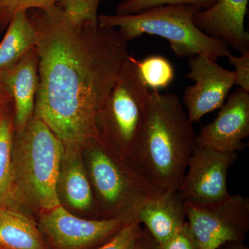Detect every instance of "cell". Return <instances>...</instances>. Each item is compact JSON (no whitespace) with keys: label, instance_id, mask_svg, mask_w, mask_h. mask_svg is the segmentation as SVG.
I'll list each match as a JSON object with an SVG mask.
<instances>
[{"label":"cell","instance_id":"obj_1","mask_svg":"<svg viewBox=\"0 0 249 249\" xmlns=\"http://www.w3.org/2000/svg\"><path fill=\"white\" fill-rule=\"evenodd\" d=\"M37 32L34 116L76 152L99 138L97 116L130 55L116 29L74 25L55 5L28 11Z\"/></svg>","mask_w":249,"mask_h":249},{"label":"cell","instance_id":"obj_2","mask_svg":"<svg viewBox=\"0 0 249 249\" xmlns=\"http://www.w3.org/2000/svg\"><path fill=\"white\" fill-rule=\"evenodd\" d=\"M178 96L151 91L146 121L126 161L159 193L178 191L196 145Z\"/></svg>","mask_w":249,"mask_h":249},{"label":"cell","instance_id":"obj_3","mask_svg":"<svg viewBox=\"0 0 249 249\" xmlns=\"http://www.w3.org/2000/svg\"><path fill=\"white\" fill-rule=\"evenodd\" d=\"M201 10L193 5L156 6L132 15H99L100 25L117 29L129 42L145 34L165 39L179 58L203 55L217 61L231 54L230 47L196 27L195 16Z\"/></svg>","mask_w":249,"mask_h":249},{"label":"cell","instance_id":"obj_4","mask_svg":"<svg viewBox=\"0 0 249 249\" xmlns=\"http://www.w3.org/2000/svg\"><path fill=\"white\" fill-rule=\"evenodd\" d=\"M18 134L16 171L13 175L17 176L22 196L44 211L60 206L58 184L65 153L63 143L35 116Z\"/></svg>","mask_w":249,"mask_h":249},{"label":"cell","instance_id":"obj_5","mask_svg":"<svg viewBox=\"0 0 249 249\" xmlns=\"http://www.w3.org/2000/svg\"><path fill=\"white\" fill-rule=\"evenodd\" d=\"M88 165L93 188L106 216L125 224L138 222L143 205L160 194L126 160L114 156L100 139L90 142Z\"/></svg>","mask_w":249,"mask_h":249},{"label":"cell","instance_id":"obj_6","mask_svg":"<svg viewBox=\"0 0 249 249\" xmlns=\"http://www.w3.org/2000/svg\"><path fill=\"white\" fill-rule=\"evenodd\" d=\"M132 58L129 57L97 116L100 140L125 160L146 121L151 94Z\"/></svg>","mask_w":249,"mask_h":249},{"label":"cell","instance_id":"obj_7","mask_svg":"<svg viewBox=\"0 0 249 249\" xmlns=\"http://www.w3.org/2000/svg\"><path fill=\"white\" fill-rule=\"evenodd\" d=\"M188 227L200 249L242 242L249 229V199L230 196L217 202L185 201Z\"/></svg>","mask_w":249,"mask_h":249},{"label":"cell","instance_id":"obj_8","mask_svg":"<svg viewBox=\"0 0 249 249\" xmlns=\"http://www.w3.org/2000/svg\"><path fill=\"white\" fill-rule=\"evenodd\" d=\"M237 157L236 153L196 145L178 195L184 201L205 204L227 199L231 196L227 188L228 173Z\"/></svg>","mask_w":249,"mask_h":249},{"label":"cell","instance_id":"obj_9","mask_svg":"<svg viewBox=\"0 0 249 249\" xmlns=\"http://www.w3.org/2000/svg\"><path fill=\"white\" fill-rule=\"evenodd\" d=\"M41 216L40 230L54 249H88L107 242L126 225L116 219L77 217L60 205Z\"/></svg>","mask_w":249,"mask_h":249},{"label":"cell","instance_id":"obj_10","mask_svg":"<svg viewBox=\"0 0 249 249\" xmlns=\"http://www.w3.org/2000/svg\"><path fill=\"white\" fill-rule=\"evenodd\" d=\"M188 65L186 78L195 84L185 88L183 102L188 119L194 124L206 114L220 109L235 83L233 72L203 55L189 58Z\"/></svg>","mask_w":249,"mask_h":249},{"label":"cell","instance_id":"obj_11","mask_svg":"<svg viewBox=\"0 0 249 249\" xmlns=\"http://www.w3.org/2000/svg\"><path fill=\"white\" fill-rule=\"evenodd\" d=\"M249 136V93L238 88L229 95L217 117L201 127L196 145L236 153L245 149Z\"/></svg>","mask_w":249,"mask_h":249},{"label":"cell","instance_id":"obj_12","mask_svg":"<svg viewBox=\"0 0 249 249\" xmlns=\"http://www.w3.org/2000/svg\"><path fill=\"white\" fill-rule=\"evenodd\" d=\"M249 0H217L212 6L198 11L196 27L206 35L222 41L239 53L249 52V34L245 18Z\"/></svg>","mask_w":249,"mask_h":249},{"label":"cell","instance_id":"obj_13","mask_svg":"<svg viewBox=\"0 0 249 249\" xmlns=\"http://www.w3.org/2000/svg\"><path fill=\"white\" fill-rule=\"evenodd\" d=\"M38 54L31 49L0 80L8 88L14 105V125L18 132L32 120L38 88Z\"/></svg>","mask_w":249,"mask_h":249},{"label":"cell","instance_id":"obj_14","mask_svg":"<svg viewBox=\"0 0 249 249\" xmlns=\"http://www.w3.org/2000/svg\"><path fill=\"white\" fill-rule=\"evenodd\" d=\"M184 203L178 191L160 193L139 211V224L145 225L161 249L186 225Z\"/></svg>","mask_w":249,"mask_h":249},{"label":"cell","instance_id":"obj_15","mask_svg":"<svg viewBox=\"0 0 249 249\" xmlns=\"http://www.w3.org/2000/svg\"><path fill=\"white\" fill-rule=\"evenodd\" d=\"M0 42V77L12 69L31 49L36 48V29L28 11L18 13L6 28Z\"/></svg>","mask_w":249,"mask_h":249},{"label":"cell","instance_id":"obj_16","mask_svg":"<svg viewBox=\"0 0 249 249\" xmlns=\"http://www.w3.org/2000/svg\"><path fill=\"white\" fill-rule=\"evenodd\" d=\"M0 249H49L38 226L14 210L0 209Z\"/></svg>","mask_w":249,"mask_h":249},{"label":"cell","instance_id":"obj_17","mask_svg":"<svg viewBox=\"0 0 249 249\" xmlns=\"http://www.w3.org/2000/svg\"><path fill=\"white\" fill-rule=\"evenodd\" d=\"M63 178L64 191L69 204L81 211L92 209V188L82 163L72 160L65 168Z\"/></svg>","mask_w":249,"mask_h":249},{"label":"cell","instance_id":"obj_18","mask_svg":"<svg viewBox=\"0 0 249 249\" xmlns=\"http://www.w3.org/2000/svg\"><path fill=\"white\" fill-rule=\"evenodd\" d=\"M132 60L141 78L149 89L160 91L166 89L173 83L175 70L171 62L163 55H151L142 60L134 58Z\"/></svg>","mask_w":249,"mask_h":249},{"label":"cell","instance_id":"obj_19","mask_svg":"<svg viewBox=\"0 0 249 249\" xmlns=\"http://www.w3.org/2000/svg\"><path fill=\"white\" fill-rule=\"evenodd\" d=\"M14 124L9 116L0 117V203L6 200L12 189Z\"/></svg>","mask_w":249,"mask_h":249},{"label":"cell","instance_id":"obj_20","mask_svg":"<svg viewBox=\"0 0 249 249\" xmlns=\"http://www.w3.org/2000/svg\"><path fill=\"white\" fill-rule=\"evenodd\" d=\"M102 0H60L57 3L70 22L74 25L98 22V10Z\"/></svg>","mask_w":249,"mask_h":249},{"label":"cell","instance_id":"obj_21","mask_svg":"<svg viewBox=\"0 0 249 249\" xmlns=\"http://www.w3.org/2000/svg\"><path fill=\"white\" fill-rule=\"evenodd\" d=\"M217 0H123L116 6V15H132L163 5H193L201 9H209Z\"/></svg>","mask_w":249,"mask_h":249},{"label":"cell","instance_id":"obj_22","mask_svg":"<svg viewBox=\"0 0 249 249\" xmlns=\"http://www.w3.org/2000/svg\"><path fill=\"white\" fill-rule=\"evenodd\" d=\"M60 0H0V30L7 28L12 18L21 11L48 9Z\"/></svg>","mask_w":249,"mask_h":249},{"label":"cell","instance_id":"obj_23","mask_svg":"<svg viewBox=\"0 0 249 249\" xmlns=\"http://www.w3.org/2000/svg\"><path fill=\"white\" fill-rule=\"evenodd\" d=\"M142 232L140 224H126L110 240L96 249H133Z\"/></svg>","mask_w":249,"mask_h":249},{"label":"cell","instance_id":"obj_24","mask_svg":"<svg viewBox=\"0 0 249 249\" xmlns=\"http://www.w3.org/2000/svg\"><path fill=\"white\" fill-rule=\"evenodd\" d=\"M229 63L235 67L234 83L245 92L249 93V52L236 56L232 54L227 56Z\"/></svg>","mask_w":249,"mask_h":249},{"label":"cell","instance_id":"obj_25","mask_svg":"<svg viewBox=\"0 0 249 249\" xmlns=\"http://www.w3.org/2000/svg\"><path fill=\"white\" fill-rule=\"evenodd\" d=\"M164 249H200L186 222L184 227L173 237Z\"/></svg>","mask_w":249,"mask_h":249},{"label":"cell","instance_id":"obj_26","mask_svg":"<svg viewBox=\"0 0 249 249\" xmlns=\"http://www.w3.org/2000/svg\"><path fill=\"white\" fill-rule=\"evenodd\" d=\"M133 249H161L147 230H143Z\"/></svg>","mask_w":249,"mask_h":249},{"label":"cell","instance_id":"obj_27","mask_svg":"<svg viewBox=\"0 0 249 249\" xmlns=\"http://www.w3.org/2000/svg\"><path fill=\"white\" fill-rule=\"evenodd\" d=\"M13 103L12 96L4 83L0 80V106Z\"/></svg>","mask_w":249,"mask_h":249},{"label":"cell","instance_id":"obj_28","mask_svg":"<svg viewBox=\"0 0 249 249\" xmlns=\"http://www.w3.org/2000/svg\"><path fill=\"white\" fill-rule=\"evenodd\" d=\"M218 249H249L248 247L242 245V242H229L222 245Z\"/></svg>","mask_w":249,"mask_h":249},{"label":"cell","instance_id":"obj_29","mask_svg":"<svg viewBox=\"0 0 249 249\" xmlns=\"http://www.w3.org/2000/svg\"><path fill=\"white\" fill-rule=\"evenodd\" d=\"M1 115H2V114H0V117H1Z\"/></svg>","mask_w":249,"mask_h":249}]
</instances>
